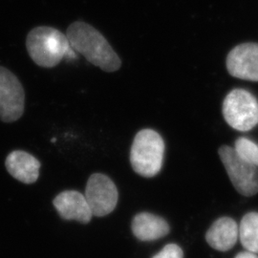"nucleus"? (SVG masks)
Instances as JSON below:
<instances>
[{
  "label": "nucleus",
  "instance_id": "obj_10",
  "mask_svg": "<svg viewBox=\"0 0 258 258\" xmlns=\"http://www.w3.org/2000/svg\"><path fill=\"white\" fill-rule=\"evenodd\" d=\"M5 166L11 176L23 184H34L39 177L40 162L23 150L12 151L6 158Z\"/></svg>",
  "mask_w": 258,
  "mask_h": 258
},
{
  "label": "nucleus",
  "instance_id": "obj_15",
  "mask_svg": "<svg viewBox=\"0 0 258 258\" xmlns=\"http://www.w3.org/2000/svg\"><path fill=\"white\" fill-rule=\"evenodd\" d=\"M152 258H184V252L178 245L167 244L164 249Z\"/></svg>",
  "mask_w": 258,
  "mask_h": 258
},
{
  "label": "nucleus",
  "instance_id": "obj_11",
  "mask_svg": "<svg viewBox=\"0 0 258 258\" xmlns=\"http://www.w3.org/2000/svg\"><path fill=\"white\" fill-rule=\"evenodd\" d=\"M239 238V227L230 217H221L214 222L206 234L209 245L216 250L227 251L236 244Z\"/></svg>",
  "mask_w": 258,
  "mask_h": 258
},
{
  "label": "nucleus",
  "instance_id": "obj_7",
  "mask_svg": "<svg viewBox=\"0 0 258 258\" xmlns=\"http://www.w3.org/2000/svg\"><path fill=\"white\" fill-rule=\"evenodd\" d=\"M84 196L93 215L103 217L115 210L119 194L117 186L108 176L94 173L87 181Z\"/></svg>",
  "mask_w": 258,
  "mask_h": 258
},
{
  "label": "nucleus",
  "instance_id": "obj_4",
  "mask_svg": "<svg viewBox=\"0 0 258 258\" xmlns=\"http://www.w3.org/2000/svg\"><path fill=\"white\" fill-rule=\"evenodd\" d=\"M223 115L232 128L249 131L258 123L257 99L245 89H233L223 102Z\"/></svg>",
  "mask_w": 258,
  "mask_h": 258
},
{
  "label": "nucleus",
  "instance_id": "obj_13",
  "mask_svg": "<svg viewBox=\"0 0 258 258\" xmlns=\"http://www.w3.org/2000/svg\"><path fill=\"white\" fill-rule=\"evenodd\" d=\"M242 246L248 251L258 253V213L249 212L242 218L239 226Z\"/></svg>",
  "mask_w": 258,
  "mask_h": 258
},
{
  "label": "nucleus",
  "instance_id": "obj_16",
  "mask_svg": "<svg viewBox=\"0 0 258 258\" xmlns=\"http://www.w3.org/2000/svg\"><path fill=\"white\" fill-rule=\"evenodd\" d=\"M235 258H258L257 255L253 252H250V251H243V252H240L238 253Z\"/></svg>",
  "mask_w": 258,
  "mask_h": 258
},
{
  "label": "nucleus",
  "instance_id": "obj_1",
  "mask_svg": "<svg viewBox=\"0 0 258 258\" xmlns=\"http://www.w3.org/2000/svg\"><path fill=\"white\" fill-rule=\"evenodd\" d=\"M66 37L75 52L84 56L91 64L107 73L120 69V56L102 33L90 24L75 21L67 28Z\"/></svg>",
  "mask_w": 258,
  "mask_h": 258
},
{
  "label": "nucleus",
  "instance_id": "obj_2",
  "mask_svg": "<svg viewBox=\"0 0 258 258\" xmlns=\"http://www.w3.org/2000/svg\"><path fill=\"white\" fill-rule=\"evenodd\" d=\"M26 49L37 66L47 69L57 66L64 57L77 58L66 35L50 26L32 29L26 37Z\"/></svg>",
  "mask_w": 258,
  "mask_h": 258
},
{
  "label": "nucleus",
  "instance_id": "obj_8",
  "mask_svg": "<svg viewBox=\"0 0 258 258\" xmlns=\"http://www.w3.org/2000/svg\"><path fill=\"white\" fill-rule=\"evenodd\" d=\"M226 65L232 77L258 82V43L246 42L234 47L227 55Z\"/></svg>",
  "mask_w": 258,
  "mask_h": 258
},
{
  "label": "nucleus",
  "instance_id": "obj_5",
  "mask_svg": "<svg viewBox=\"0 0 258 258\" xmlns=\"http://www.w3.org/2000/svg\"><path fill=\"white\" fill-rule=\"evenodd\" d=\"M219 156L231 183L237 192L250 197L258 192V169L256 166L242 160L234 148L223 146Z\"/></svg>",
  "mask_w": 258,
  "mask_h": 258
},
{
  "label": "nucleus",
  "instance_id": "obj_9",
  "mask_svg": "<svg viewBox=\"0 0 258 258\" xmlns=\"http://www.w3.org/2000/svg\"><path fill=\"white\" fill-rule=\"evenodd\" d=\"M53 205L63 220H76L82 224H88L92 219L91 209L85 196L80 191L64 190L55 196Z\"/></svg>",
  "mask_w": 258,
  "mask_h": 258
},
{
  "label": "nucleus",
  "instance_id": "obj_6",
  "mask_svg": "<svg viewBox=\"0 0 258 258\" xmlns=\"http://www.w3.org/2000/svg\"><path fill=\"white\" fill-rule=\"evenodd\" d=\"M25 107V92L19 78L8 68L0 66V120H19Z\"/></svg>",
  "mask_w": 258,
  "mask_h": 258
},
{
  "label": "nucleus",
  "instance_id": "obj_12",
  "mask_svg": "<svg viewBox=\"0 0 258 258\" xmlns=\"http://www.w3.org/2000/svg\"><path fill=\"white\" fill-rule=\"evenodd\" d=\"M131 227L133 234L141 241H154L169 233V226L166 220L148 212L137 214Z\"/></svg>",
  "mask_w": 258,
  "mask_h": 258
},
{
  "label": "nucleus",
  "instance_id": "obj_3",
  "mask_svg": "<svg viewBox=\"0 0 258 258\" xmlns=\"http://www.w3.org/2000/svg\"><path fill=\"white\" fill-rule=\"evenodd\" d=\"M164 153L165 143L160 134L152 129H143L133 141L130 163L139 175L153 177L162 168Z\"/></svg>",
  "mask_w": 258,
  "mask_h": 258
},
{
  "label": "nucleus",
  "instance_id": "obj_14",
  "mask_svg": "<svg viewBox=\"0 0 258 258\" xmlns=\"http://www.w3.org/2000/svg\"><path fill=\"white\" fill-rule=\"evenodd\" d=\"M234 150L244 161L258 167V146L247 138H239L235 141Z\"/></svg>",
  "mask_w": 258,
  "mask_h": 258
}]
</instances>
